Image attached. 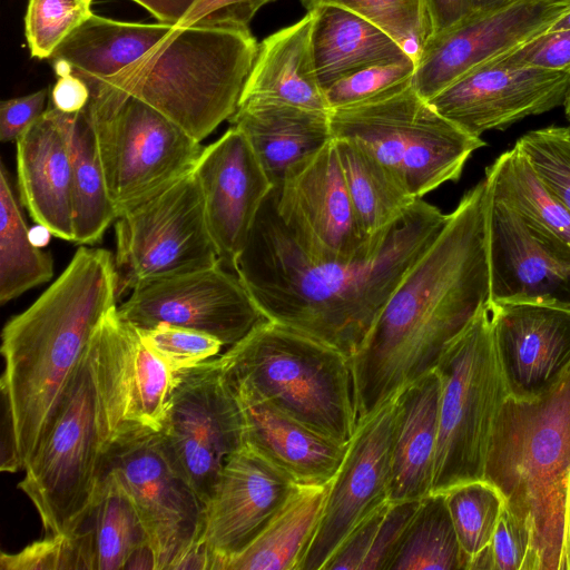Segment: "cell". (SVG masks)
Wrapping results in <instances>:
<instances>
[{
	"mask_svg": "<svg viewBox=\"0 0 570 570\" xmlns=\"http://www.w3.org/2000/svg\"><path fill=\"white\" fill-rule=\"evenodd\" d=\"M446 218L448 214L419 198L370 255L320 261L308 256L282 223L271 193L236 261L235 273L267 320L351 360Z\"/></svg>",
	"mask_w": 570,
	"mask_h": 570,
	"instance_id": "obj_1",
	"label": "cell"
},
{
	"mask_svg": "<svg viewBox=\"0 0 570 570\" xmlns=\"http://www.w3.org/2000/svg\"><path fill=\"white\" fill-rule=\"evenodd\" d=\"M489 200L484 178L462 196L351 358L357 424L434 370L445 345L489 302Z\"/></svg>",
	"mask_w": 570,
	"mask_h": 570,
	"instance_id": "obj_2",
	"label": "cell"
},
{
	"mask_svg": "<svg viewBox=\"0 0 570 570\" xmlns=\"http://www.w3.org/2000/svg\"><path fill=\"white\" fill-rule=\"evenodd\" d=\"M115 258L81 245L65 271L1 333V470H24L91 337L117 306Z\"/></svg>",
	"mask_w": 570,
	"mask_h": 570,
	"instance_id": "obj_3",
	"label": "cell"
},
{
	"mask_svg": "<svg viewBox=\"0 0 570 570\" xmlns=\"http://www.w3.org/2000/svg\"><path fill=\"white\" fill-rule=\"evenodd\" d=\"M483 480L530 528L528 570H567L570 367L534 399H505L493 422Z\"/></svg>",
	"mask_w": 570,
	"mask_h": 570,
	"instance_id": "obj_4",
	"label": "cell"
},
{
	"mask_svg": "<svg viewBox=\"0 0 570 570\" xmlns=\"http://www.w3.org/2000/svg\"><path fill=\"white\" fill-rule=\"evenodd\" d=\"M257 47L248 27L175 26L90 91L105 87L135 96L200 142L236 111Z\"/></svg>",
	"mask_w": 570,
	"mask_h": 570,
	"instance_id": "obj_5",
	"label": "cell"
},
{
	"mask_svg": "<svg viewBox=\"0 0 570 570\" xmlns=\"http://www.w3.org/2000/svg\"><path fill=\"white\" fill-rule=\"evenodd\" d=\"M233 386L342 444L357 428L351 360L340 351L265 320L218 357Z\"/></svg>",
	"mask_w": 570,
	"mask_h": 570,
	"instance_id": "obj_6",
	"label": "cell"
},
{
	"mask_svg": "<svg viewBox=\"0 0 570 570\" xmlns=\"http://www.w3.org/2000/svg\"><path fill=\"white\" fill-rule=\"evenodd\" d=\"M432 493L483 480L490 434L509 396L498 361L489 302L443 348Z\"/></svg>",
	"mask_w": 570,
	"mask_h": 570,
	"instance_id": "obj_7",
	"label": "cell"
},
{
	"mask_svg": "<svg viewBox=\"0 0 570 570\" xmlns=\"http://www.w3.org/2000/svg\"><path fill=\"white\" fill-rule=\"evenodd\" d=\"M332 136L367 147L415 198L458 181L468 159L485 146L439 114L413 85L328 112Z\"/></svg>",
	"mask_w": 570,
	"mask_h": 570,
	"instance_id": "obj_8",
	"label": "cell"
},
{
	"mask_svg": "<svg viewBox=\"0 0 570 570\" xmlns=\"http://www.w3.org/2000/svg\"><path fill=\"white\" fill-rule=\"evenodd\" d=\"M102 455L97 390L87 348L18 484L47 533L71 534L80 525L99 484Z\"/></svg>",
	"mask_w": 570,
	"mask_h": 570,
	"instance_id": "obj_9",
	"label": "cell"
},
{
	"mask_svg": "<svg viewBox=\"0 0 570 570\" xmlns=\"http://www.w3.org/2000/svg\"><path fill=\"white\" fill-rule=\"evenodd\" d=\"M87 106L117 216L193 170L203 146L139 98L105 87Z\"/></svg>",
	"mask_w": 570,
	"mask_h": 570,
	"instance_id": "obj_10",
	"label": "cell"
},
{
	"mask_svg": "<svg viewBox=\"0 0 570 570\" xmlns=\"http://www.w3.org/2000/svg\"><path fill=\"white\" fill-rule=\"evenodd\" d=\"M119 297L137 285L220 264L191 170L115 220Z\"/></svg>",
	"mask_w": 570,
	"mask_h": 570,
	"instance_id": "obj_11",
	"label": "cell"
},
{
	"mask_svg": "<svg viewBox=\"0 0 570 570\" xmlns=\"http://www.w3.org/2000/svg\"><path fill=\"white\" fill-rule=\"evenodd\" d=\"M158 433L167 454L206 505L226 461L245 445L242 409L218 357L175 372Z\"/></svg>",
	"mask_w": 570,
	"mask_h": 570,
	"instance_id": "obj_12",
	"label": "cell"
},
{
	"mask_svg": "<svg viewBox=\"0 0 570 570\" xmlns=\"http://www.w3.org/2000/svg\"><path fill=\"white\" fill-rule=\"evenodd\" d=\"M101 470L115 472L130 493L157 559L175 566L200 540L205 504L167 454L158 431L127 430L105 448Z\"/></svg>",
	"mask_w": 570,
	"mask_h": 570,
	"instance_id": "obj_13",
	"label": "cell"
},
{
	"mask_svg": "<svg viewBox=\"0 0 570 570\" xmlns=\"http://www.w3.org/2000/svg\"><path fill=\"white\" fill-rule=\"evenodd\" d=\"M88 352L104 451L127 430L159 431L175 372L145 344L139 328L120 317L118 306L110 309L96 328Z\"/></svg>",
	"mask_w": 570,
	"mask_h": 570,
	"instance_id": "obj_14",
	"label": "cell"
},
{
	"mask_svg": "<svg viewBox=\"0 0 570 570\" xmlns=\"http://www.w3.org/2000/svg\"><path fill=\"white\" fill-rule=\"evenodd\" d=\"M272 195L282 223L315 259L367 256L381 246L390 230L368 237L362 229L334 139L294 164Z\"/></svg>",
	"mask_w": 570,
	"mask_h": 570,
	"instance_id": "obj_15",
	"label": "cell"
},
{
	"mask_svg": "<svg viewBox=\"0 0 570 570\" xmlns=\"http://www.w3.org/2000/svg\"><path fill=\"white\" fill-rule=\"evenodd\" d=\"M118 313L138 328L186 327L229 347L267 320L237 274L222 264L144 282L132 288Z\"/></svg>",
	"mask_w": 570,
	"mask_h": 570,
	"instance_id": "obj_16",
	"label": "cell"
},
{
	"mask_svg": "<svg viewBox=\"0 0 570 570\" xmlns=\"http://www.w3.org/2000/svg\"><path fill=\"white\" fill-rule=\"evenodd\" d=\"M570 12V0H504L472 11L425 40L413 87L429 100L476 66L546 33Z\"/></svg>",
	"mask_w": 570,
	"mask_h": 570,
	"instance_id": "obj_17",
	"label": "cell"
},
{
	"mask_svg": "<svg viewBox=\"0 0 570 570\" xmlns=\"http://www.w3.org/2000/svg\"><path fill=\"white\" fill-rule=\"evenodd\" d=\"M396 417L397 394L357 424L298 570H323L354 528L390 501Z\"/></svg>",
	"mask_w": 570,
	"mask_h": 570,
	"instance_id": "obj_18",
	"label": "cell"
},
{
	"mask_svg": "<svg viewBox=\"0 0 570 570\" xmlns=\"http://www.w3.org/2000/svg\"><path fill=\"white\" fill-rule=\"evenodd\" d=\"M570 73L487 61L428 101L466 134L480 137L563 106Z\"/></svg>",
	"mask_w": 570,
	"mask_h": 570,
	"instance_id": "obj_19",
	"label": "cell"
},
{
	"mask_svg": "<svg viewBox=\"0 0 570 570\" xmlns=\"http://www.w3.org/2000/svg\"><path fill=\"white\" fill-rule=\"evenodd\" d=\"M488 261L489 303H529L570 312V248L531 227L491 194Z\"/></svg>",
	"mask_w": 570,
	"mask_h": 570,
	"instance_id": "obj_20",
	"label": "cell"
},
{
	"mask_svg": "<svg viewBox=\"0 0 570 570\" xmlns=\"http://www.w3.org/2000/svg\"><path fill=\"white\" fill-rule=\"evenodd\" d=\"M193 171L220 264L235 273L236 261L274 186L245 135L233 126L203 147Z\"/></svg>",
	"mask_w": 570,
	"mask_h": 570,
	"instance_id": "obj_21",
	"label": "cell"
},
{
	"mask_svg": "<svg viewBox=\"0 0 570 570\" xmlns=\"http://www.w3.org/2000/svg\"><path fill=\"white\" fill-rule=\"evenodd\" d=\"M296 485L246 444L228 458L205 505L199 540L214 558V570H224L261 533Z\"/></svg>",
	"mask_w": 570,
	"mask_h": 570,
	"instance_id": "obj_22",
	"label": "cell"
},
{
	"mask_svg": "<svg viewBox=\"0 0 570 570\" xmlns=\"http://www.w3.org/2000/svg\"><path fill=\"white\" fill-rule=\"evenodd\" d=\"M494 347L509 396L531 400L570 367V312L529 303H489Z\"/></svg>",
	"mask_w": 570,
	"mask_h": 570,
	"instance_id": "obj_23",
	"label": "cell"
},
{
	"mask_svg": "<svg viewBox=\"0 0 570 570\" xmlns=\"http://www.w3.org/2000/svg\"><path fill=\"white\" fill-rule=\"evenodd\" d=\"M16 146L22 205L38 225L73 242L72 164L61 111L49 105Z\"/></svg>",
	"mask_w": 570,
	"mask_h": 570,
	"instance_id": "obj_24",
	"label": "cell"
},
{
	"mask_svg": "<svg viewBox=\"0 0 570 570\" xmlns=\"http://www.w3.org/2000/svg\"><path fill=\"white\" fill-rule=\"evenodd\" d=\"M232 387L242 409L246 445L296 484L332 481L348 444L305 425L247 389Z\"/></svg>",
	"mask_w": 570,
	"mask_h": 570,
	"instance_id": "obj_25",
	"label": "cell"
},
{
	"mask_svg": "<svg viewBox=\"0 0 570 570\" xmlns=\"http://www.w3.org/2000/svg\"><path fill=\"white\" fill-rule=\"evenodd\" d=\"M314 12L258 43L238 105L269 102L330 112L314 67L311 35Z\"/></svg>",
	"mask_w": 570,
	"mask_h": 570,
	"instance_id": "obj_26",
	"label": "cell"
},
{
	"mask_svg": "<svg viewBox=\"0 0 570 570\" xmlns=\"http://www.w3.org/2000/svg\"><path fill=\"white\" fill-rule=\"evenodd\" d=\"M440 379L428 372L397 393L390 501H416L432 493L439 433Z\"/></svg>",
	"mask_w": 570,
	"mask_h": 570,
	"instance_id": "obj_27",
	"label": "cell"
},
{
	"mask_svg": "<svg viewBox=\"0 0 570 570\" xmlns=\"http://www.w3.org/2000/svg\"><path fill=\"white\" fill-rule=\"evenodd\" d=\"M228 120L245 135L274 188L294 164L333 139L328 112L288 105L240 104Z\"/></svg>",
	"mask_w": 570,
	"mask_h": 570,
	"instance_id": "obj_28",
	"label": "cell"
},
{
	"mask_svg": "<svg viewBox=\"0 0 570 570\" xmlns=\"http://www.w3.org/2000/svg\"><path fill=\"white\" fill-rule=\"evenodd\" d=\"M312 11V53L323 91L366 67L412 59L385 30L354 11L334 4Z\"/></svg>",
	"mask_w": 570,
	"mask_h": 570,
	"instance_id": "obj_29",
	"label": "cell"
},
{
	"mask_svg": "<svg viewBox=\"0 0 570 570\" xmlns=\"http://www.w3.org/2000/svg\"><path fill=\"white\" fill-rule=\"evenodd\" d=\"M174 24L118 21L92 14L50 57L56 75L70 72L89 89L140 58Z\"/></svg>",
	"mask_w": 570,
	"mask_h": 570,
	"instance_id": "obj_30",
	"label": "cell"
},
{
	"mask_svg": "<svg viewBox=\"0 0 570 570\" xmlns=\"http://www.w3.org/2000/svg\"><path fill=\"white\" fill-rule=\"evenodd\" d=\"M330 482L297 484L261 533L224 570H298L318 527Z\"/></svg>",
	"mask_w": 570,
	"mask_h": 570,
	"instance_id": "obj_31",
	"label": "cell"
},
{
	"mask_svg": "<svg viewBox=\"0 0 570 570\" xmlns=\"http://www.w3.org/2000/svg\"><path fill=\"white\" fill-rule=\"evenodd\" d=\"M333 139L360 225L368 237H375L400 220L419 198L363 144Z\"/></svg>",
	"mask_w": 570,
	"mask_h": 570,
	"instance_id": "obj_32",
	"label": "cell"
},
{
	"mask_svg": "<svg viewBox=\"0 0 570 570\" xmlns=\"http://www.w3.org/2000/svg\"><path fill=\"white\" fill-rule=\"evenodd\" d=\"M73 176V242L91 245L101 240L116 220L117 212L109 197L96 134L86 107L65 114Z\"/></svg>",
	"mask_w": 570,
	"mask_h": 570,
	"instance_id": "obj_33",
	"label": "cell"
},
{
	"mask_svg": "<svg viewBox=\"0 0 570 570\" xmlns=\"http://www.w3.org/2000/svg\"><path fill=\"white\" fill-rule=\"evenodd\" d=\"M484 179L493 198L551 240L570 248V212L518 147L487 167Z\"/></svg>",
	"mask_w": 570,
	"mask_h": 570,
	"instance_id": "obj_34",
	"label": "cell"
},
{
	"mask_svg": "<svg viewBox=\"0 0 570 570\" xmlns=\"http://www.w3.org/2000/svg\"><path fill=\"white\" fill-rule=\"evenodd\" d=\"M77 529L88 538L94 570H122L131 551L149 541L130 493L107 470H101L92 504Z\"/></svg>",
	"mask_w": 570,
	"mask_h": 570,
	"instance_id": "obj_35",
	"label": "cell"
},
{
	"mask_svg": "<svg viewBox=\"0 0 570 570\" xmlns=\"http://www.w3.org/2000/svg\"><path fill=\"white\" fill-rule=\"evenodd\" d=\"M6 166L0 169V304L12 301L53 276L50 253L35 245L10 184Z\"/></svg>",
	"mask_w": 570,
	"mask_h": 570,
	"instance_id": "obj_36",
	"label": "cell"
},
{
	"mask_svg": "<svg viewBox=\"0 0 570 570\" xmlns=\"http://www.w3.org/2000/svg\"><path fill=\"white\" fill-rule=\"evenodd\" d=\"M444 492L420 501L387 570H466Z\"/></svg>",
	"mask_w": 570,
	"mask_h": 570,
	"instance_id": "obj_37",
	"label": "cell"
},
{
	"mask_svg": "<svg viewBox=\"0 0 570 570\" xmlns=\"http://www.w3.org/2000/svg\"><path fill=\"white\" fill-rule=\"evenodd\" d=\"M444 494L466 559V570H470L474 559L491 542L504 508V499L495 487L484 480L460 483Z\"/></svg>",
	"mask_w": 570,
	"mask_h": 570,
	"instance_id": "obj_38",
	"label": "cell"
},
{
	"mask_svg": "<svg viewBox=\"0 0 570 570\" xmlns=\"http://www.w3.org/2000/svg\"><path fill=\"white\" fill-rule=\"evenodd\" d=\"M311 11L320 6L334 4L374 22L392 36L416 61L428 35L423 0H299Z\"/></svg>",
	"mask_w": 570,
	"mask_h": 570,
	"instance_id": "obj_39",
	"label": "cell"
},
{
	"mask_svg": "<svg viewBox=\"0 0 570 570\" xmlns=\"http://www.w3.org/2000/svg\"><path fill=\"white\" fill-rule=\"evenodd\" d=\"M94 0H29L24 36L30 55L48 59L94 13Z\"/></svg>",
	"mask_w": 570,
	"mask_h": 570,
	"instance_id": "obj_40",
	"label": "cell"
},
{
	"mask_svg": "<svg viewBox=\"0 0 570 570\" xmlns=\"http://www.w3.org/2000/svg\"><path fill=\"white\" fill-rule=\"evenodd\" d=\"M570 212V136L567 127L548 126L531 130L514 144Z\"/></svg>",
	"mask_w": 570,
	"mask_h": 570,
	"instance_id": "obj_41",
	"label": "cell"
},
{
	"mask_svg": "<svg viewBox=\"0 0 570 570\" xmlns=\"http://www.w3.org/2000/svg\"><path fill=\"white\" fill-rule=\"evenodd\" d=\"M412 59L379 63L348 75L324 91L330 111L367 102L413 82Z\"/></svg>",
	"mask_w": 570,
	"mask_h": 570,
	"instance_id": "obj_42",
	"label": "cell"
},
{
	"mask_svg": "<svg viewBox=\"0 0 570 570\" xmlns=\"http://www.w3.org/2000/svg\"><path fill=\"white\" fill-rule=\"evenodd\" d=\"M2 570H92V558L85 533L49 534L14 553L2 552Z\"/></svg>",
	"mask_w": 570,
	"mask_h": 570,
	"instance_id": "obj_43",
	"label": "cell"
},
{
	"mask_svg": "<svg viewBox=\"0 0 570 570\" xmlns=\"http://www.w3.org/2000/svg\"><path fill=\"white\" fill-rule=\"evenodd\" d=\"M145 344L173 371L196 366L214 358L224 344L216 337L186 327L159 324L139 328Z\"/></svg>",
	"mask_w": 570,
	"mask_h": 570,
	"instance_id": "obj_44",
	"label": "cell"
},
{
	"mask_svg": "<svg viewBox=\"0 0 570 570\" xmlns=\"http://www.w3.org/2000/svg\"><path fill=\"white\" fill-rule=\"evenodd\" d=\"M489 61L570 73V29L542 33Z\"/></svg>",
	"mask_w": 570,
	"mask_h": 570,
	"instance_id": "obj_45",
	"label": "cell"
},
{
	"mask_svg": "<svg viewBox=\"0 0 570 570\" xmlns=\"http://www.w3.org/2000/svg\"><path fill=\"white\" fill-rule=\"evenodd\" d=\"M489 550L493 570H528L531 552V531L528 523L504 507Z\"/></svg>",
	"mask_w": 570,
	"mask_h": 570,
	"instance_id": "obj_46",
	"label": "cell"
},
{
	"mask_svg": "<svg viewBox=\"0 0 570 570\" xmlns=\"http://www.w3.org/2000/svg\"><path fill=\"white\" fill-rule=\"evenodd\" d=\"M420 501H390L361 570H387Z\"/></svg>",
	"mask_w": 570,
	"mask_h": 570,
	"instance_id": "obj_47",
	"label": "cell"
},
{
	"mask_svg": "<svg viewBox=\"0 0 570 570\" xmlns=\"http://www.w3.org/2000/svg\"><path fill=\"white\" fill-rule=\"evenodd\" d=\"M273 0H198L178 26L248 27L256 12Z\"/></svg>",
	"mask_w": 570,
	"mask_h": 570,
	"instance_id": "obj_48",
	"label": "cell"
},
{
	"mask_svg": "<svg viewBox=\"0 0 570 570\" xmlns=\"http://www.w3.org/2000/svg\"><path fill=\"white\" fill-rule=\"evenodd\" d=\"M390 501L367 515L345 538L323 570H361Z\"/></svg>",
	"mask_w": 570,
	"mask_h": 570,
	"instance_id": "obj_49",
	"label": "cell"
},
{
	"mask_svg": "<svg viewBox=\"0 0 570 570\" xmlns=\"http://www.w3.org/2000/svg\"><path fill=\"white\" fill-rule=\"evenodd\" d=\"M48 89L3 100L0 104V139L17 141L47 110Z\"/></svg>",
	"mask_w": 570,
	"mask_h": 570,
	"instance_id": "obj_50",
	"label": "cell"
},
{
	"mask_svg": "<svg viewBox=\"0 0 570 570\" xmlns=\"http://www.w3.org/2000/svg\"><path fill=\"white\" fill-rule=\"evenodd\" d=\"M90 89L79 77L65 72L51 89L50 106L65 114H73L85 109L90 100Z\"/></svg>",
	"mask_w": 570,
	"mask_h": 570,
	"instance_id": "obj_51",
	"label": "cell"
},
{
	"mask_svg": "<svg viewBox=\"0 0 570 570\" xmlns=\"http://www.w3.org/2000/svg\"><path fill=\"white\" fill-rule=\"evenodd\" d=\"M423 4L428 38L451 28L472 12L470 0H423Z\"/></svg>",
	"mask_w": 570,
	"mask_h": 570,
	"instance_id": "obj_52",
	"label": "cell"
},
{
	"mask_svg": "<svg viewBox=\"0 0 570 570\" xmlns=\"http://www.w3.org/2000/svg\"><path fill=\"white\" fill-rule=\"evenodd\" d=\"M144 7L158 22L178 26L198 0H131Z\"/></svg>",
	"mask_w": 570,
	"mask_h": 570,
	"instance_id": "obj_53",
	"label": "cell"
},
{
	"mask_svg": "<svg viewBox=\"0 0 570 570\" xmlns=\"http://www.w3.org/2000/svg\"><path fill=\"white\" fill-rule=\"evenodd\" d=\"M122 570H157L156 553L149 541L131 551Z\"/></svg>",
	"mask_w": 570,
	"mask_h": 570,
	"instance_id": "obj_54",
	"label": "cell"
},
{
	"mask_svg": "<svg viewBox=\"0 0 570 570\" xmlns=\"http://www.w3.org/2000/svg\"><path fill=\"white\" fill-rule=\"evenodd\" d=\"M50 235L52 234L49 232V229L38 224L35 226V228L30 229L31 240L39 247L48 243Z\"/></svg>",
	"mask_w": 570,
	"mask_h": 570,
	"instance_id": "obj_55",
	"label": "cell"
},
{
	"mask_svg": "<svg viewBox=\"0 0 570 570\" xmlns=\"http://www.w3.org/2000/svg\"><path fill=\"white\" fill-rule=\"evenodd\" d=\"M566 558H567V570H570V489H569L568 507H567Z\"/></svg>",
	"mask_w": 570,
	"mask_h": 570,
	"instance_id": "obj_56",
	"label": "cell"
},
{
	"mask_svg": "<svg viewBox=\"0 0 570 570\" xmlns=\"http://www.w3.org/2000/svg\"><path fill=\"white\" fill-rule=\"evenodd\" d=\"M564 29H570V12H568L562 18H560L558 21H556L552 24V27L549 29L548 32L559 31V30H564Z\"/></svg>",
	"mask_w": 570,
	"mask_h": 570,
	"instance_id": "obj_57",
	"label": "cell"
},
{
	"mask_svg": "<svg viewBox=\"0 0 570 570\" xmlns=\"http://www.w3.org/2000/svg\"><path fill=\"white\" fill-rule=\"evenodd\" d=\"M504 0H470L472 11L484 9Z\"/></svg>",
	"mask_w": 570,
	"mask_h": 570,
	"instance_id": "obj_58",
	"label": "cell"
},
{
	"mask_svg": "<svg viewBox=\"0 0 570 570\" xmlns=\"http://www.w3.org/2000/svg\"><path fill=\"white\" fill-rule=\"evenodd\" d=\"M563 107H564L566 117L570 121V88H569Z\"/></svg>",
	"mask_w": 570,
	"mask_h": 570,
	"instance_id": "obj_59",
	"label": "cell"
},
{
	"mask_svg": "<svg viewBox=\"0 0 570 570\" xmlns=\"http://www.w3.org/2000/svg\"><path fill=\"white\" fill-rule=\"evenodd\" d=\"M567 129H568V132H569V136H570V125L567 126Z\"/></svg>",
	"mask_w": 570,
	"mask_h": 570,
	"instance_id": "obj_60",
	"label": "cell"
}]
</instances>
